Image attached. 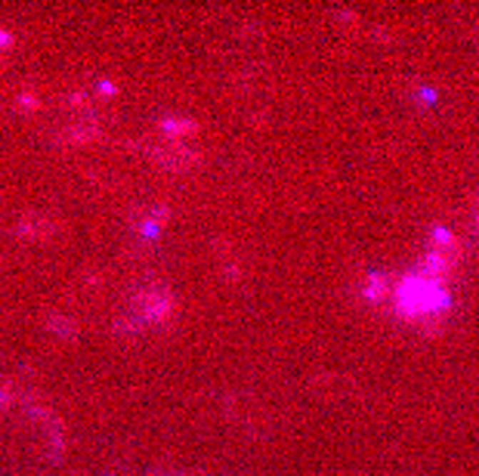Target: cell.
<instances>
[{"instance_id":"1","label":"cell","mask_w":479,"mask_h":476,"mask_svg":"<svg viewBox=\"0 0 479 476\" xmlns=\"http://www.w3.org/2000/svg\"><path fill=\"white\" fill-rule=\"evenodd\" d=\"M393 294H396V310L405 315V319H424V315L443 313L448 306L445 278L427 273L420 263L402 278Z\"/></svg>"}]
</instances>
